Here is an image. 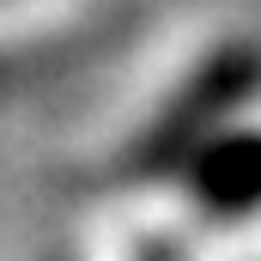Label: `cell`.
I'll use <instances>...</instances> for the list:
<instances>
[{"label":"cell","mask_w":261,"mask_h":261,"mask_svg":"<svg viewBox=\"0 0 261 261\" xmlns=\"http://www.w3.org/2000/svg\"><path fill=\"white\" fill-rule=\"evenodd\" d=\"M255 91H261V49H249V43L219 49V55L152 116V128L140 140V152H134V164H140V170H182L213 134H225V116L243 110Z\"/></svg>","instance_id":"1"},{"label":"cell","mask_w":261,"mask_h":261,"mask_svg":"<svg viewBox=\"0 0 261 261\" xmlns=\"http://www.w3.org/2000/svg\"><path fill=\"white\" fill-rule=\"evenodd\" d=\"M182 176H189V195L206 213H219V219L255 213L261 206V128L213 134L195 158L182 164Z\"/></svg>","instance_id":"2"}]
</instances>
